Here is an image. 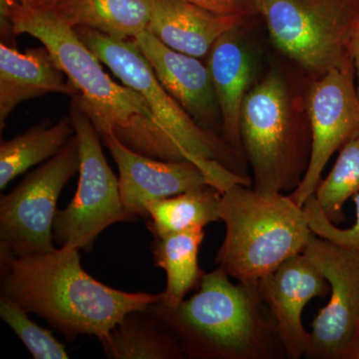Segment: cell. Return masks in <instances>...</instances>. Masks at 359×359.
Masks as SVG:
<instances>
[{"mask_svg": "<svg viewBox=\"0 0 359 359\" xmlns=\"http://www.w3.org/2000/svg\"><path fill=\"white\" fill-rule=\"evenodd\" d=\"M0 297L43 318L68 341L80 335L105 339L131 311L162 302V292H127L98 282L69 247L14 256L0 249Z\"/></svg>", "mask_w": 359, "mask_h": 359, "instance_id": "obj_1", "label": "cell"}, {"mask_svg": "<svg viewBox=\"0 0 359 359\" xmlns=\"http://www.w3.org/2000/svg\"><path fill=\"white\" fill-rule=\"evenodd\" d=\"M14 34L39 39L77 90L71 104L88 116L101 138L113 135L123 145L163 161H184L143 96L115 82L74 27L55 11L14 1Z\"/></svg>", "mask_w": 359, "mask_h": 359, "instance_id": "obj_2", "label": "cell"}, {"mask_svg": "<svg viewBox=\"0 0 359 359\" xmlns=\"http://www.w3.org/2000/svg\"><path fill=\"white\" fill-rule=\"evenodd\" d=\"M223 269L205 273L178 306H148L189 359L287 358L276 321L257 285L231 283Z\"/></svg>", "mask_w": 359, "mask_h": 359, "instance_id": "obj_3", "label": "cell"}, {"mask_svg": "<svg viewBox=\"0 0 359 359\" xmlns=\"http://www.w3.org/2000/svg\"><path fill=\"white\" fill-rule=\"evenodd\" d=\"M226 235L215 264L238 283L257 285L290 257L302 254L311 235L304 207L283 193L235 184L222 192Z\"/></svg>", "mask_w": 359, "mask_h": 359, "instance_id": "obj_4", "label": "cell"}, {"mask_svg": "<svg viewBox=\"0 0 359 359\" xmlns=\"http://www.w3.org/2000/svg\"><path fill=\"white\" fill-rule=\"evenodd\" d=\"M80 39L123 84L147 101L158 122L186 160L199 166L221 192L252 185L242 169L244 158L218 135L200 126L162 86L134 39H115L86 27L75 28Z\"/></svg>", "mask_w": 359, "mask_h": 359, "instance_id": "obj_5", "label": "cell"}, {"mask_svg": "<svg viewBox=\"0 0 359 359\" xmlns=\"http://www.w3.org/2000/svg\"><path fill=\"white\" fill-rule=\"evenodd\" d=\"M241 143L252 168V187L261 193H292L301 183L311 155V129L292 116L289 90L269 73L243 104Z\"/></svg>", "mask_w": 359, "mask_h": 359, "instance_id": "obj_6", "label": "cell"}, {"mask_svg": "<svg viewBox=\"0 0 359 359\" xmlns=\"http://www.w3.org/2000/svg\"><path fill=\"white\" fill-rule=\"evenodd\" d=\"M271 39L311 74L323 76L353 62L359 0H256Z\"/></svg>", "mask_w": 359, "mask_h": 359, "instance_id": "obj_7", "label": "cell"}, {"mask_svg": "<svg viewBox=\"0 0 359 359\" xmlns=\"http://www.w3.org/2000/svg\"><path fill=\"white\" fill-rule=\"evenodd\" d=\"M69 115L79 147V181L74 198L57 210L53 222V240L60 247L90 252L103 231L132 219L123 208L119 180L113 173L88 116L71 104Z\"/></svg>", "mask_w": 359, "mask_h": 359, "instance_id": "obj_8", "label": "cell"}, {"mask_svg": "<svg viewBox=\"0 0 359 359\" xmlns=\"http://www.w3.org/2000/svg\"><path fill=\"white\" fill-rule=\"evenodd\" d=\"M76 135L58 154L27 175L0 199V249L14 256L45 254L54 245L56 205L66 184L79 173Z\"/></svg>", "mask_w": 359, "mask_h": 359, "instance_id": "obj_9", "label": "cell"}, {"mask_svg": "<svg viewBox=\"0 0 359 359\" xmlns=\"http://www.w3.org/2000/svg\"><path fill=\"white\" fill-rule=\"evenodd\" d=\"M304 254L330 287V299L313 321L306 358L342 359L359 327V254L311 235Z\"/></svg>", "mask_w": 359, "mask_h": 359, "instance_id": "obj_10", "label": "cell"}, {"mask_svg": "<svg viewBox=\"0 0 359 359\" xmlns=\"http://www.w3.org/2000/svg\"><path fill=\"white\" fill-rule=\"evenodd\" d=\"M311 129V155L306 174L290 194L304 207L316 192L328 161L354 135L359 133V100L353 62L325 73L316 80L306 96Z\"/></svg>", "mask_w": 359, "mask_h": 359, "instance_id": "obj_11", "label": "cell"}, {"mask_svg": "<svg viewBox=\"0 0 359 359\" xmlns=\"http://www.w3.org/2000/svg\"><path fill=\"white\" fill-rule=\"evenodd\" d=\"M119 171L123 208L132 221L147 218L150 203L212 186V180L190 161H163L142 155L115 136L103 138Z\"/></svg>", "mask_w": 359, "mask_h": 359, "instance_id": "obj_12", "label": "cell"}, {"mask_svg": "<svg viewBox=\"0 0 359 359\" xmlns=\"http://www.w3.org/2000/svg\"><path fill=\"white\" fill-rule=\"evenodd\" d=\"M257 290L276 321L287 359L306 358L309 332L302 311L314 297H327L330 283L306 255H295L257 283Z\"/></svg>", "mask_w": 359, "mask_h": 359, "instance_id": "obj_13", "label": "cell"}, {"mask_svg": "<svg viewBox=\"0 0 359 359\" xmlns=\"http://www.w3.org/2000/svg\"><path fill=\"white\" fill-rule=\"evenodd\" d=\"M134 41L168 93L202 128L219 136L221 113L207 63L170 48L148 30Z\"/></svg>", "mask_w": 359, "mask_h": 359, "instance_id": "obj_14", "label": "cell"}, {"mask_svg": "<svg viewBox=\"0 0 359 359\" xmlns=\"http://www.w3.org/2000/svg\"><path fill=\"white\" fill-rule=\"evenodd\" d=\"M77 95L65 73L46 47L20 52L15 46L0 43V129L18 105L46 94Z\"/></svg>", "mask_w": 359, "mask_h": 359, "instance_id": "obj_15", "label": "cell"}, {"mask_svg": "<svg viewBox=\"0 0 359 359\" xmlns=\"http://www.w3.org/2000/svg\"><path fill=\"white\" fill-rule=\"evenodd\" d=\"M245 20L211 13L183 0H152L147 30L170 48L202 59L222 35L240 28Z\"/></svg>", "mask_w": 359, "mask_h": 359, "instance_id": "obj_16", "label": "cell"}, {"mask_svg": "<svg viewBox=\"0 0 359 359\" xmlns=\"http://www.w3.org/2000/svg\"><path fill=\"white\" fill-rule=\"evenodd\" d=\"M238 30L224 33L215 42L207 56V66L221 113L222 138L245 159L240 121L243 104L250 90L252 65Z\"/></svg>", "mask_w": 359, "mask_h": 359, "instance_id": "obj_17", "label": "cell"}, {"mask_svg": "<svg viewBox=\"0 0 359 359\" xmlns=\"http://www.w3.org/2000/svg\"><path fill=\"white\" fill-rule=\"evenodd\" d=\"M72 27L115 39H134L147 30L152 0H67L53 8Z\"/></svg>", "mask_w": 359, "mask_h": 359, "instance_id": "obj_18", "label": "cell"}, {"mask_svg": "<svg viewBox=\"0 0 359 359\" xmlns=\"http://www.w3.org/2000/svg\"><path fill=\"white\" fill-rule=\"evenodd\" d=\"M111 359H185L173 335L163 330L146 309L127 313L100 341Z\"/></svg>", "mask_w": 359, "mask_h": 359, "instance_id": "obj_19", "label": "cell"}, {"mask_svg": "<svg viewBox=\"0 0 359 359\" xmlns=\"http://www.w3.org/2000/svg\"><path fill=\"white\" fill-rule=\"evenodd\" d=\"M205 236V229H197L154 238V264L167 276L161 302L165 306H178L191 290L199 289L205 273L199 266V250Z\"/></svg>", "mask_w": 359, "mask_h": 359, "instance_id": "obj_20", "label": "cell"}, {"mask_svg": "<svg viewBox=\"0 0 359 359\" xmlns=\"http://www.w3.org/2000/svg\"><path fill=\"white\" fill-rule=\"evenodd\" d=\"M75 135L70 115L55 124L44 120L0 145V190L30 168L60 152Z\"/></svg>", "mask_w": 359, "mask_h": 359, "instance_id": "obj_21", "label": "cell"}, {"mask_svg": "<svg viewBox=\"0 0 359 359\" xmlns=\"http://www.w3.org/2000/svg\"><path fill=\"white\" fill-rule=\"evenodd\" d=\"M222 192L212 186L196 189L174 197L155 201L147 207V226L154 238L205 229L221 221Z\"/></svg>", "mask_w": 359, "mask_h": 359, "instance_id": "obj_22", "label": "cell"}, {"mask_svg": "<svg viewBox=\"0 0 359 359\" xmlns=\"http://www.w3.org/2000/svg\"><path fill=\"white\" fill-rule=\"evenodd\" d=\"M359 193V133L342 146L334 168L321 180L313 195L328 219H344L342 208Z\"/></svg>", "mask_w": 359, "mask_h": 359, "instance_id": "obj_23", "label": "cell"}, {"mask_svg": "<svg viewBox=\"0 0 359 359\" xmlns=\"http://www.w3.org/2000/svg\"><path fill=\"white\" fill-rule=\"evenodd\" d=\"M0 318L13 330L34 359H69L65 344L51 332L30 320L27 311L18 304L0 297Z\"/></svg>", "mask_w": 359, "mask_h": 359, "instance_id": "obj_24", "label": "cell"}, {"mask_svg": "<svg viewBox=\"0 0 359 359\" xmlns=\"http://www.w3.org/2000/svg\"><path fill=\"white\" fill-rule=\"evenodd\" d=\"M355 205V223L348 229H339L327 218L321 210L314 195L304 203V210L308 218L309 226L314 235L339 245L344 249L353 250L359 254V193L353 197Z\"/></svg>", "mask_w": 359, "mask_h": 359, "instance_id": "obj_25", "label": "cell"}, {"mask_svg": "<svg viewBox=\"0 0 359 359\" xmlns=\"http://www.w3.org/2000/svg\"><path fill=\"white\" fill-rule=\"evenodd\" d=\"M221 15L247 18L257 13L256 0H183Z\"/></svg>", "mask_w": 359, "mask_h": 359, "instance_id": "obj_26", "label": "cell"}, {"mask_svg": "<svg viewBox=\"0 0 359 359\" xmlns=\"http://www.w3.org/2000/svg\"><path fill=\"white\" fill-rule=\"evenodd\" d=\"M14 1L15 0H0V36L1 43L16 47L13 22Z\"/></svg>", "mask_w": 359, "mask_h": 359, "instance_id": "obj_27", "label": "cell"}, {"mask_svg": "<svg viewBox=\"0 0 359 359\" xmlns=\"http://www.w3.org/2000/svg\"><path fill=\"white\" fill-rule=\"evenodd\" d=\"M351 55H353L354 71H355V88L359 100V25L354 34L353 46H351Z\"/></svg>", "mask_w": 359, "mask_h": 359, "instance_id": "obj_28", "label": "cell"}, {"mask_svg": "<svg viewBox=\"0 0 359 359\" xmlns=\"http://www.w3.org/2000/svg\"><path fill=\"white\" fill-rule=\"evenodd\" d=\"M342 359H359V327L353 342L347 348Z\"/></svg>", "mask_w": 359, "mask_h": 359, "instance_id": "obj_29", "label": "cell"}, {"mask_svg": "<svg viewBox=\"0 0 359 359\" xmlns=\"http://www.w3.org/2000/svg\"><path fill=\"white\" fill-rule=\"evenodd\" d=\"M65 1L67 0H32V6L39 8L53 9Z\"/></svg>", "mask_w": 359, "mask_h": 359, "instance_id": "obj_30", "label": "cell"}, {"mask_svg": "<svg viewBox=\"0 0 359 359\" xmlns=\"http://www.w3.org/2000/svg\"><path fill=\"white\" fill-rule=\"evenodd\" d=\"M16 1L20 2L23 6H32V0H16Z\"/></svg>", "mask_w": 359, "mask_h": 359, "instance_id": "obj_31", "label": "cell"}]
</instances>
